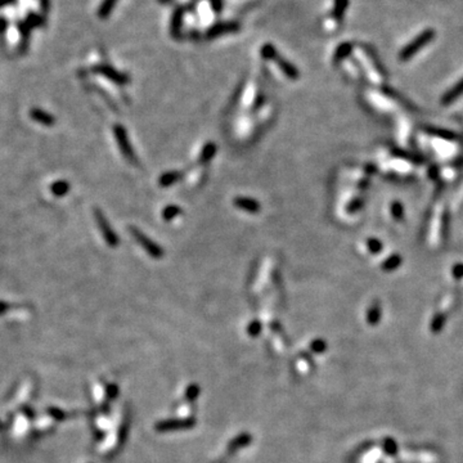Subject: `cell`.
<instances>
[{
    "mask_svg": "<svg viewBox=\"0 0 463 463\" xmlns=\"http://www.w3.org/2000/svg\"><path fill=\"white\" fill-rule=\"evenodd\" d=\"M435 39V30L434 29H426L422 31L420 35H417L412 40L411 42H408L407 45L400 50L399 54V59L403 62H407L411 58H413L416 54L421 49H424V46L430 44L432 40Z\"/></svg>",
    "mask_w": 463,
    "mask_h": 463,
    "instance_id": "obj_1",
    "label": "cell"
},
{
    "mask_svg": "<svg viewBox=\"0 0 463 463\" xmlns=\"http://www.w3.org/2000/svg\"><path fill=\"white\" fill-rule=\"evenodd\" d=\"M95 220H97L98 228H99V231H101L102 234H103L105 241L107 242L108 245L111 246V247H115V246L118 243L117 235H116V233L112 231L110 223L107 222V219L105 218V215H103L99 210L95 211Z\"/></svg>",
    "mask_w": 463,
    "mask_h": 463,
    "instance_id": "obj_2",
    "label": "cell"
},
{
    "mask_svg": "<svg viewBox=\"0 0 463 463\" xmlns=\"http://www.w3.org/2000/svg\"><path fill=\"white\" fill-rule=\"evenodd\" d=\"M131 233H133V235L135 237V239H137L142 246H143V248H146V251H147L151 256H154V258H156V259H160L161 256H162L163 255L162 250H161V248L154 243V242H152L151 239H148L146 235L142 234L141 232L137 231V229H131Z\"/></svg>",
    "mask_w": 463,
    "mask_h": 463,
    "instance_id": "obj_3",
    "label": "cell"
},
{
    "mask_svg": "<svg viewBox=\"0 0 463 463\" xmlns=\"http://www.w3.org/2000/svg\"><path fill=\"white\" fill-rule=\"evenodd\" d=\"M114 133H115V137H116V141H117L118 147H120L121 152L124 154V156L126 157L127 160L133 161L134 160L133 151H131L130 144H129V141H127L126 131H125L124 127H121L120 125H116V126L114 127Z\"/></svg>",
    "mask_w": 463,
    "mask_h": 463,
    "instance_id": "obj_4",
    "label": "cell"
},
{
    "mask_svg": "<svg viewBox=\"0 0 463 463\" xmlns=\"http://www.w3.org/2000/svg\"><path fill=\"white\" fill-rule=\"evenodd\" d=\"M93 71L95 74H99V75L105 76V77L110 78L116 84H125L127 81V77L122 74H120L118 71H116L115 69H112L111 66L108 65H98L93 67Z\"/></svg>",
    "mask_w": 463,
    "mask_h": 463,
    "instance_id": "obj_5",
    "label": "cell"
},
{
    "mask_svg": "<svg viewBox=\"0 0 463 463\" xmlns=\"http://www.w3.org/2000/svg\"><path fill=\"white\" fill-rule=\"evenodd\" d=\"M239 29V23L238 22H220L216 23L211 29L207 31V38L209 39H212V38H216V36L224 35V34H229V33H235V31H238Z\"/></svg>",
    "mask_w": 463,
    "mask_h": 463,
    "instance_id": "obj_6",
    "label": "cell"
},
{
    "mask_svg": "<svg viewBox=\"0 0 463 463\" xmlns=\"http://www.w3.org/2000/svg\"><path fill=\"white\" fill-rule=\"evenodd\" d=\"M30 117L36 121L38 124L44 125V126H53L56 124V117L49 112L44 111L41 108H33L30 110Z\"/></svg>",
    "mask_w": 463,
    "mask_h": 463,
    "instance_id": "obj_7",
    "label": "cell"
},
{
    "mask_svg": "<svg viewBox=\"0 0 463 463\" xmlns=\"http://www.w3.org/2000/svg\"><path fill=\"white\" fill-rule=\"evenodd\" d=\"M462 94H463V77L443 95V98H441V105L449 106L450 103H453L454 101H457V99L460 98Z\"/></svg>",
    "mask_w": 463,
    "mask_h": 463,
    "instance_id": "obj_8",
    "label": "cell"
},
{
    "mask_svg": "<svg viewBox=\"0 0 463 463\" xmlns=\"http://www.w3.org/2000/svg\"><path fill=\"white\" fill-rule=\"evenodd\" d=\"M274 61L277 62V65L279 66V69L282 70V72H283L284 75L288 76L290 78H297V77H299V71L295 69V66H292L290 62H287L286 59L281 58V57L277 54V57L274 58Z\"/></svg>",
    "mask_w": 463,
    "mask_h": 463,
    "instance_id": "obj_9",
    "label": "cell"
},
{
    "mask_svg": "<svg viewBox=\"0 0 463 463\" xmlns=\"http://www.w3.org/2000/svg\"><path fill=\"white\" fill-rule=\"evenodd\" d=\"M234 205L235 207H238V209L245 210V211L248 212H256L259 211V203L256 201L251 198H242V197H238V198L234 199Z\"/></svg>",
    "mask_w": 463,
    "mask_h": 463,
    "instance_id": "obj_10",
    "label": "cell"
},
{
    "mask_svg": "<svg viewBox=\"0 0 463 463\" xmlns=\"http://www.w3.org/2000/svg\"><path fill=\"white\" fill-rule=\"evenodd\" d=\"M347 7H349V0H335L332 16L337 22H341V21H343L344 14H345Z\"/></svg>",
    "mask_w": 463,
    "mask_h": 463,
    "instance_id": "obj_11",
    "label": "cell"
},
{
    "mask_svg": "<svg viewBox=\"0 0 463 463\" xmlns=\"http://www.w3.org/2000/svg\"><path fill=\"white\" fill-rule=\"evenodd\" d=\"M70 191V183L67 180H57L50 186V192L56 197L66 196Z\"/></svg>",
    "mask_w": 463,
    "mask_h": 463,
    "instance_id": "obj_12",
    "label": "cell"
},
{
    "mask_svg": "<svg viewBox=\"0 0 463 463\" xmlns=\"http://www.w3.org/2000/svg\"><path fill=\"white\" fill-rule=\"evenodd\" d=\"M352 50V45L350 42H344L340 46H337L336 52H335V56H333V61L335 63L341 62L343 59H345L346 57L350 56V53Z\"/></svg>",
    "mask_w": 463,
    "mask_h": 463,
    "instance_id": "obj_13",
    "label": "cell"
},
{
    "mask_svg": "<svg viewBox=\"0 0 463 463\" xmlns=\"http://www.w3.org/2000/svg\"><path fill=\"white\" fill-rule=\"evenodd\" d=\"M25 22H26L31 29H36V27L44 26L45 18H44L41 14L35 13V12H30V13H27Z\"/></svg>",
    "mask_w": 463,
    "mask_h": 463,
    "instance_id": "obj_14",
    "label": "cell"
},
{
    "mask_svg": "<svg viewBox=\"0 0 463 463\" xmlns=\"http://www.w3.org/2000/svg\"><path fill=\"white\" fill-rule=\"evenodd\" d=\"M116 3H117V0H103L98 9L99 18H107V17L111 14L112 9H114V7L116 5Z\"/></svg>",
    "mask_w": 463,
    "mask_h": 463,
    "instance_id": "obj_15",
    "label": "cell"
},
{
    "mask_svg": "<svg viewBox=\"0 0 463 463\" xmlns=\"http://www.w3.org/2000/svg\"><path fill=\"white\" fill-rule=\"evenodd\" d=\"M182 18H183V9H176L173 14L171 18V34L173 36H179L180 33V26H182Z\"/></svg>",
    "mask_w": 463,
    "mask_h": 463,
    "instance_id": "obj_16",
    "label": "cell"
},
{
    "mask_svg": "<svg viewBox=\"0 0 463 463\" xmlns=\"http://www.w3.org/2000/svg\"><path fill=\"white\" fill-rule=\"evenodd\" d=\"M216 147L215 144L209 143L203 148V151L201 152V156H199V162H206V161H209L210 158H212V156L215 154Z\"/></svg>",
    "mask_w": 463,
    "mask_h": 463,
    "instance_id": "obj_17",
    "label": "cell"
},
{
    "mask_svg": "<svg viewBox=\"0 0 463 463\" xmlns=\"http://www.w3.org/2000/svg\"><path fill=\"white\" fill-rule=\"evenodd\" d=\"M261 56L265 59H274L277 57V50H275V48L271 44H265L261 48Z\"/></svg>",
    "mask_w": 463,
    "mask_h": 463,
    "instance_id": "obj_18",
    "label": "cell"
},
{
    "mask_svg": "<svg viewBox=\"0 0 463 463\" xmlns=\"http://www.w3.org/2000/svg\"><path fill=\"white\" fill-rule=\"evenodd\" d=\"M444 324H445V315H436L435 316V319H432V323H431V331L432 332H439V331L443 330Z\"/></svg>",
    "mask_w": 463,
    "mask_h": 463,
    "instance_id": "obj_19",
    "label": "cell"
},
{
    "mask_svg": "<svg viewBox=\"0 0 463 463\" xmlns=\"http://www.w3.org/2000/svg\"><path fill=\"white\" fill-rule=\"evenodd\" d=\"M380 313H381L380 307L377 305V304H375V305L371 308V310H369L368 322L371 323V324H376V323L379 322V319H380Z\"/></svg>",
    "mask_w": 463,
    "mask_h": 463,
    "instance_id": "obj_20",
    "label": "cell"
},
{
    "mask_svg": "<svg viewBox=\"0 0 463 463\" xmlns=\"http://www.w3.org/2000/svg\"><path fill=\"white\" fill-rule=\"evenodd\" d=\"M178 179H179V173L165 174V175H163L162 178L160 179V184L162 187H167V186H170L171 183L176 182Z\"/></svg>",
    "mask_w": 463,
    "mask_h": 463,
    "instance_id": "obj_21",
    "label": "cell"
},
{
    "mask_svg": "<svg viewBox=\"0 0 463 463\" xmlns=\"http://www.w3.org/2000/svg\"><path fill=\"white\" fill-rule=\"evenodd\" d=\"M384 449L387 454L390 456H395L396 454V450H398V447H396V443H395L392 439H385L384 441Z\"/></svg>",
    "mask_w": 463,
    "mask_h": 463,
    "instance_id": "obj_22",
    "label": "cell"
},
{
    "mask_svg": "<svg viewBox=\"0 0 463 463\" xmlns=\"http://www.w3.org/2000/svg\"><path fill=\"white\" fill-rule=\"evenodd\" d=\"M179 212H180L179 207H176V206H169V207H166V209L163 210V212H162L163 219L170 220V219L175 218V216L178 215Z\"/></svg>",
    "mask_w": 463,
    "mask_h": 463,
    "instance_id": "obj_23",
    "label": "cell"
},
{
    "mask_svg": "<svg viewBox=\"0 0 463 463\" xmlns=\"http://www.w3.org/2000/svg\"><path fill=\"white\" fill-rule=\"evenodd\" d=\"M400 261L401 260L399 256H392V258L387 259V260L385 261V264H384V269H385V270H392V269H395V268L400 264Z\"/></svg>",
    "mask_w": 463,
    "mask_h": 463,
    "instance_id": "obj_24",
    "label": "cell"
},
{
    "mask_svg": "<svg viewBox=\"0 0 463 463\" xmlns=\"http://www.w3.org/2000/svg\"><path fill=\"white\" fill-rule=\"evenodd\" d=\"M368 248H369V251L375 252V254H376V252L381 251V248H382L381 242L377 241V239H375V238H372L371 241H368Z\"/></svg>",
    "mask_w": 463,
    "mask_h": 463,
    "instance_id": "obj_25",
    "label": "cell"
},
{
    "mask_svg": "<svg viewBox=\"0 0 463 463\" xmlns=\"http://www.w3.org/2000/svg\"><path fill=\"white\" fill-rule=\"evenodd\" d=\"M40 8L42 14H46L50 9V0H40Z\"/></svg>",
    "mask_w": 463,
    "mask_h": 463,
    "instance_id": "obj_26",
    "label": "cell"
},
{
    "mask_svg": "<svg viewBox=\"0 0 463 463\" xmlns=\"http://www.w3.org/2000/svg\"><path fill=\"white\" fill-rule=\"evenodd\" d=\"M392 214H394L395 218H400L403 215V207H401L399 203H394L392 206Z\"/></svg>",
    "mask_w": 463,
    "mask_h": 463,
    "instance_id": "obj_27",
    "label": "cell"
},
{
    "mask_svg": "<svg viewBox=\"0 0 463 463\" xmlns=\"http://www.w3.org/2000/svg\"><path fill=\"white\" fill-rule=\"evenodd\" d=\"M7 29H8L7 20H5L4 17L0 16V35L3 36L4 34H5V31H7Z\"/></svg>",
    "mask_w": 463,
    "mask_h": 463,
    "instance_id": "obj_28",
    "label": "cell"
},
{
    "mask_svg": "<svg viewBox=\"0 0 463 463\" xmlns=\"http://www.w3.org/2000/svg\"><path fill=\"white\" fill-rule=\"evenodd\" d=\"M9 309H10L9 304L5 303V301H0V315H3V314L7 313Z\"/></svg>",
    "mask_w": 463,
    "mask_h": 463,
    "instance_id": "obj_29",
    "label": "cell"
},
{
    "mask_svg": "<svg viewBox=\"0 0 463 463\" xmlns=\"http://www.w3.org/2000/svg\"><path fill=\"white\" fill-rule=\"evenodd\" d=\"M211 4H212V8H214V10H215V12H220V10H222V7H223V1L222 0H211Z\"/></svg>",
    "mask_w": 463,
    "mask_h": 463,
    "instance_id": "obj_30",
    "label": "cell"
},
{
    "mask_svg": "<svg viewBox=\"0 0 463 463\" xmlns=\"http://www.w3.org/2000/svg\"><path fill=\"white\" fill-rule=\"evenodd\" d=\"M17 3V0H0V8L7 7V5H13Z\"/></svg>",
    "mask_w": 463,
    "mask_h": 463,
    "instance_id": "obj_31",
    "label": "cell"
},
{
    "mask_svg": "<svg viewBox=\"0 0 463 463\" xmlns=\"http://www.w3.org/2000/svg\"><path fill=\"white\" fill-rule=\"evenodd\" d=\"M453 273H454V275H456V277H462V274H463V267H457L456 269H454L453 270Z\"/></svg>",
    "mask_w": 463,
    "mask_h": 463,
    "instance_id": "obj_32",
    "label": "cell"
}]
</instances>
